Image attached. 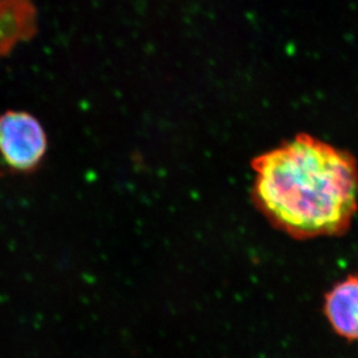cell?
Returning <instances> with one entry per match:
<instances>
[{
    "instance_id": "cell-2",
    "label": "cell",
    "mask_w": 358,
    "mask_h": 358,
    "mask_svg": "<svg viewBox=\"0 0 358 358\" xmlns=\"http://www.w3.org/2000/svg\"><path fill=\"white\" fill-rule=\"evenodd\" d=\"M48 149L41 122L24 110H6L0 115V159L12 173L38 169Z\"/></svg>"
},
{
    "instance_id": "cell-4",
    "label": "cell",
    "mask_w": 358,
    "mask_h": 358,
    "mask_svg": "<svg viewBox=\"0 0 358 358\" xmlns=\"http://www.w3.org/2000/svg\"><path fill=\"white\" fill-rule=\"evenodd\" d=\"M36 31V10L31 0H0V59Z\"/></svg>"
},
{
    "instance_id": "cell-3",
    "label": "cell",
    "mask_w": 358,
    "mask_h": 358,
    "mask_svg": "<svg viewBox=\"0 0 358 358\" xmlns=\"http://www.w3.org/2000/svg\"><path fill=\"white\" fill-rule=\"evenodd\" d=\"M322 312L338 338L358 342V273L345 275L324 293Z\"/></svg>"
},
{
    "instance_id": "cell-1",
    "label": "cell",
    "mask_w": 358,
    "mask_h": 358,
    "mask_svg": "<svg viewBox=\"0 0 358 358\" xmlns=\"http://www.w3.org/2000/svg\"><path fill=\"white\" fill-rule=\"evenodd\" d=\"M252 196L272 226L296 240L340 236L358 210V163L343 149L298 134L252 161Z\"/></svg>"
}]
</instances>
